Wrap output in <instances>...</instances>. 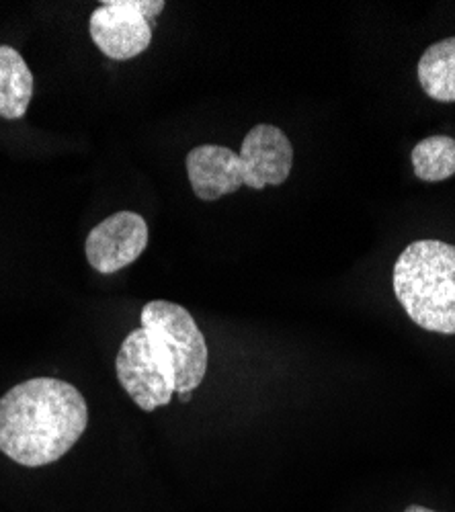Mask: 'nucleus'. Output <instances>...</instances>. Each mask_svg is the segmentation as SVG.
I'll use <instances>...</instances> for the list:
<instances>
[{
  "instance_id": "obj_1",
  "label": "nucleus",
  "mask_w": 455,
  "mask_h": 512,
  "mask_svg": "<svg viewBox=\"0 0 455 512\" xmlns=\"http://www.w3.org/2000/svg\"><path fill=\"white\" fill-rule=\"evenodd\" d=\"M87 424V400L72 383L27 379L0 398V453L23 467H44L62 459Z\"/></svg>"
},
{
  "instance_id": "obj_2",
  "label": "nucleus",
  "mask_w": 455,
  "mask_h": 512,
  "mask_svg": "<svg viewBox=\"0 0 455 512\" xmlns=\"http://www.w3.org/2000/svg\"><path fill=\"white\" fill-rule=\"evenodd\" d=\"M394 293L423 330L455 334V246L441 240L408 244L394 265Z\"/></svg>"
},
{
  "instance_id": "obj_3",
  "label": "nucleus",
  "mask_w": 455,
  "mask_h": 512,
  "mask_svg": "<svg viewBox=\"0 0 455 512\" xmlns=\"http://www.w3.org/2000/svg\"><path fill=\"white\" fill-rule=\"evenodd\" d=\"M140 320L150 347L173 375L175 394L191 398L201 386L210 363L208 343L195 318L179 304L154 300L144 306Z\"/></svg>"
},
{
  "instance_id": "obj_4",
  "label": "nucleus",
  "mask_w": 455,
  "mask_h": 512,
  "mask_svg": "<svg viewBox=\"0 0 455 512\" xmlns=\"http://www.w3.org/2000/svg\"><path fill=\"white\" fill-rule=\"evenodd\" d=\"M162 0H103L91 15L95 46L115 62L134 60L152 44V27L164 11Z\"/></svg>"
},
{
  "instance_id": "obj_5",
  "label": "nucleus",
  "mask_w": 455,
  "mask_h": 512,
  "mask_svg": "<svg viewBox=\"0 0 455 512\" xmlns=\"http://www.w3.org/2000/svg\"><path fill=\"white\" fill-rule=\"evenodd\" d=\"M115 373L121 388L144 412L169 406L175 396L173 375L150 347L142 326L123 338L115 359Z\"/></svg>"
},
{
  "instance_id": "obj_6",
  "label": "nucleus",
  "mask_w": 455,
  "mask_h": 512,
  "mask_svg": "<svg viewBox=\"0 0 455 512\" xmlns=\"http://www.w3.org/2000/svg\"><path fill=\"white\" fill-rule=\"evenodd\" d=\"M148 246V224L136 211H117L97 224L85 242L89 265L113 275L138 261Z\"/></svg>"
},
{
  "instance_id": "obj_7",
  "label": "nucleus",
  "mask_w": 455,
  "mask_h": 512,
  "mask_svg": "<svg viewBox=\"0 0 455 512\" xmlns=\"http://www.w3.org/2000/svg\"><path fill=\"white\" fill-rule=\"evenodd\" d=\"M240 158L246 166V187L263 191L287 181L294 166V146L277 125L259 123L244 136Z\"/></svg>"
},
{
  "instance_id": "obj_8",
  "label": "nucleus",
  "mask_w": 455,
  "mask_h": 512,
  "mask_svg": "<svg viewBox=\"0 0 455 512\" xmlns=\"http://www.w3.org/2000/svg\"><path fill=\"white\" fill-rule=\"evenodd\" d=\"M185 164L191 189L201 201H218L246 187L244 160L226 146H195Z\"/></svg>"
},
{
  "instance_id": "obj_9",
  "label": "nucleus",
  "mask_w": 455,
  "mask_h": 512,
  "mask_svg": "<svg viewBox=\"0 0 455 512\" xmlns=\"http://www.w3.org/2000/svg\"><path fill=\"white\" fill-rule=\"evenodd\" d=\"M33 99V74L11 46H0V117L21 119Z\"/></svg>"
},
{
  "instance_id": "obj_10",
  "label": "nucleus",
  "mask_w": 455,
  "mask_h": 512,
  "mask_svg": "<svg viewBox=\"0 0 455 512\" xmlns=\"http://www.w3.org/2000/svg\"><path fill=\"white\" fill-rule=\"evenodd\" d=\"M423 91L439 103H455V37L437 41L419 60Z\"/></svg>"
},
{
  "instance_id": "obj_11",
  "label": "nucleus",
  "mask_w": 455,
  "mask_h": 512,
  "mask_svg": "<svg viewBox=\"0 0 455 512\" xmlns=\"http://www.w3.org/2000/svg\"><path fill=\"white\" fill-rule=\"evenodd\" d=\"M410 160L421 181L441 183L455 175V140L449 136L425 138L412 148Z\"/></svg>"
},
{
  "instance_id": "obj_12",
  "label": "nucleus",
  "mask_w": 455,
  "mask_h": 512,
  "mask_svg": "<svg viewBox=\"0 0 455 512\" xmlns=\"http://www.w3.org/2000/svg\"><path fill=\"white\" fill-rule=\"evenodd\" d=\"M404 512H437V510H431V508H425V506L415 504V506H408Z\"/></svg>"
}]
</instances>
